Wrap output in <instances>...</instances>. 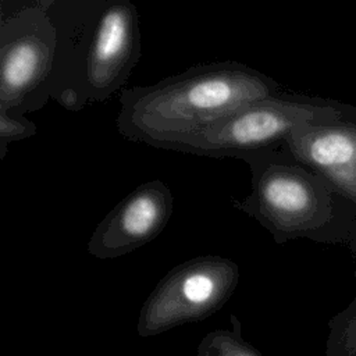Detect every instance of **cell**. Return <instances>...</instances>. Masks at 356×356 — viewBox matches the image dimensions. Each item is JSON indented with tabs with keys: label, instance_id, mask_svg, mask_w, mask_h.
Returning <instances> with one entry per match:
<instances>
[{
	"label": "cell",
	"instance_id": "30bf717a",
	"mask_svg": "<svg viewBox=\"0 0 356 356\" xmlns=\"http://www.w3.org/2000/svg\"><path fill=\"white\" fill-rule=\"evenodd\" d=\"M324 356H356V296L328 321Z\"/></svg>",
	"mask_w": 356,
	"mask_h": 356
},
{
	"label": "cell",
	"instance_id": "7a4b0ae2",
	"mask_svg": "<svg viewBox=\"0 0 356 356\" xmlns=\"http://www.w3.org/2000/svg\"><path fill=\"white\" fill-rule=\"evenodd\" d=\"M280 83L238 61L196 64L147 86L120 92L118 132L168 150L175 142L250 102L275 95Z\"/></svg>",
	"mask_w": 356,
	"mask_h": 356
},
{
	"label": "cell",
	"instance_id": "7c38bea8",
	"mask_svg": "<svg viewBox=\"0 0 356 356\" xmlns=\"http://www.w3.org/2000/svg\"><path fill=\"white\" fill-rule=\"evenodd\" d=\"M345 246H348V249L350 250V253H352V256H353V259L356 261V221H355V224L352 227V231L349 234V238H348V242H346ZM353 274H355V278H356V268H355Z\"/></svg>",
	"mask_w": 356,
	"mask_h": 356
},
{
	"label": "cell",
	"instance_id": "277c9868",
	"mask_svg": "<svg viewBox=\"0 0 356 356\" xmlns=\"http://www.w3.org/2000/svg\"><path fill=\"white\" fill-rule=\"evenodd\" d=\"M355 113L356 106L339 100L278 92L241 106L175 142L168 150L246 160L281 149L291 132L302 124L337 121Z\"/></svg>",
	"mask_w": 356,
	"mask_h": 356
},
{
	"label": "cell",
	"instance_id": "9c48e42d",
	"mask_svg": "<svg viewBox=\"0 0 356 356\" xmlns=\"http://www.w3.org/2000/svg\"><path fill=\"white\" fill-rule=\"evenodd\" d=\"M229 328L209 332L197 346V356H263L242 337V325L235 314L229 316Z\"/></svg>",
	"mask_w": 356,
	"mask_h": 356
},
{
	"label": "cell",
	"instance_id": "3957f363",
	"mask_svg": "<svg viewBox=\"0 0 356 356\" xmlns=\"http://www.w3.org/2000/svg\"><path fill=\"white\" fill-rule=\"evenodd\" d=\"M243 161L250 168L252 189L243 199H232V206L264 227L277 245L298 238L346 245L356 207L321 177L282 147Z\"/></svg>",
	"mask_w": 356,
	"mask_h": 356
},
{
	"label": "cell",
	"instance_id": "ba28073f",
	"mask_svg": "<svg viewBox=\"0 0 356 356\" xmlns=\"http://www.w3.org/2000/svg\"><path fill=\"white\" fill-rule=\"evenodd\" d=\"M282 149L356 207V113L337 121L302 124Z\"/></svg>",
	"mask_w": 356,
	"mask_h": 356
},
{
	"label": "cell",
	"instance_id": "6da1fadb",
	"mask_svg": "<svg viewBox=\"0 0 356 356\" xmlns=\"http://www.w3.org/2000/svg\"><path fill=\"white\" fill-rule=\"evenodd\" d=\"M57 50L47 96L70 111L121 92L140 57L138 10L128 0H51Z\"/></svg>",
	"mask_w": 356,
	"mask_h": 356
},
{
	"label": "cell",
	"instance_id": "8fae6325",
	"mask_svg": "<svg viewBox=\"0 0 356 356\" xmlns=\"http://www.w3.org/2000/svg\"><path fill=\"white\" fill-rule=\"evenodd\" d=\"M35 134L36 125L25 114L0 110V159H4L7 146L11 142L31 138Z\"/></svg>",
	"mask_w": 356,
	"mask_h": 356
},
{
	"label": "cell",
	"instance_id": "5b68a950",
	"mask_svg": "<svg viewBox=\"0 0 356 356\" xmlns=\"http://www.w3.org/2000/svg\"><path fill=\"white\" fill-rule=\"evenodd\" d=\"M51 0L1 1L0 110L21 114L42 108L53 72L57 31Z\"/></svg>",
	"mask_w": 356,
	"mask_h": 356
},
{
	"label": "cell",
	"instance_id": "8992f818",
	"mask_svg": "<svg viewBox=\"0 0 356 356\" xmlns=\"http://www.w3.org/2000/svg\"><path fill=\"white\" fill-rule=\"evenodd\" d=\"M238 281V264L218 254L197 256L175 266L145 300L138 320L139 335L152 337L204 320L228 302Z\"/></svg>",
	"mask_w": 356,
	"mask_h": 356
},
{
	"label": "cell",
	"instance_id": "52a82bcc",
	"mask_svg": "<svg viewBox=\"0 0 356 356\" xmlns=\"http://www.w3.org/2000/svg\"><path fill=\"white\" fill-rule=\"evenodd\" d=\"M174 199L160 179L140 184L97 224L88 241L96 259H115L157 238L170 221Z\"/></svg>",
	"mask_w": 356,
	"mask_h": 356
}]
</instances>
